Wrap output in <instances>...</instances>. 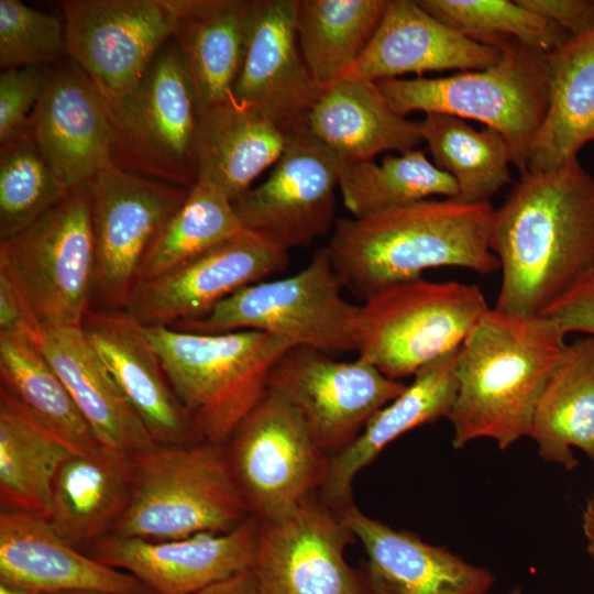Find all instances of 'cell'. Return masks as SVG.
Returning a JSON list of instances; mask_svg holds the SVG:
<instances>
[{
	"label": "cell",
	"instance_id": "1",
	"mask_svg": "<svg viewBox=\"0 0 594 594\" xmlns=\"http://www.w3.org/2000/svg\"><path fill=\"white\" fill-rule=\"evenodd\" d=\"M490 246L502 272L494 308L541 315L594 274V178L578 158L521 173L494 208Z\"/></svg>",
	"mask_w": 594,
	"mask_h": 594
},
{
	"label": "cell",
	"instance_id": "2",
	"mask_svg": "<svg viewBox=\"0 0 594 594\" xmlns=\"http://www.w3.org/2000/svg\"><path fill=\"white\" fill-rule=\"evenodd\" d=\"M493 212L491 202L425 199L340 219L326 248L343 288L365 300L430 268L498 271L490 246Z\"/></svg>",
	"mask_w": 594,
	"mask_h": 594
},
{
	"label": "cell",
	"instance_id": "3",
	"mask_svg": "<svg viewBox=\"0 0 594 594\" xmlns=\"http://www.w3.org/2000/svg\"><path fill=\"white\" fill-rule=\"evenodd\" d=\"M565 333L542 315L491 308L457 355L458 393L447 418L452 444L479 438L499 449L528 436L538 397L566 348Z\"/></svg>",
	"mask_w": 594,
	"mask_h": 594
},
{
	"label": "cell",
	"instance_id": "4",
	"mask_svg": "<svg viewBox=\"0 0 594 594\" xmlns=\"http://www.w3.org/2000/svg\"><path fill=\"white\" fill-rule=\"evenodd\" d=\"M167 378L204 441L223 446L268 389L284 337L240 330L194 333L144 326Z\"/></svg>",
	"mask_w": 594,
	"mask_h": 594
},
{
	"label": "cell",
	"instance_id": "5",
	"mask_svg": "<svg viewBox=\"0 0 594 594\" xmlns=\"http://www.w3.org/2000/svg\"><path fill=\"white\" fill-rule=\"evenodd\" d=\"M128 508L112 535L168 540L230 531L252 515L223 446L160 444L132 454Z\"/></svg>",
	"mask_w": 594,
	"mask_h": 594
},
{
	"label": "cell",
	"instance_id": "6",
	"mask_svg": "<svg viewBox=\"0 0 594 594\" xmlns=\"http://www.w3.org/2000/svg\"><path fill=\"white\" fill-rule=\"evenodd\" d=\"M487 45L498 48L502 56L485 69L375 82L404 117L413 111L444 113L496 130L506 140L512 164L521 174L548 109L547 53L510 37H495Z\"/></svg>",
	"mask_w": 594,
	"mask_h": 594
},
{
	"label": "cell",
	"instance_id": "7",
	"mask_svg": "<svg viewBox=\"0 0 594 594\" xmlns=\"http://www.w3.org/2000/svg\"><path fill=\"white\" fill-rule=\"evenodd\" d=\"M490 309L476 285L421 277L386 286L359 306L358 358L399 381L460 348Z\"/></svg>",
	"mask_w": 594,
	"mask_h": 594
},
{
	"label": "cell",
	"instance_id": "8",
	"mask_svg": "<svg viewBox=\"0 0 594 594\" xmlns=\"http://www.w3.org/2000/svg\"><path fill=\"white\" fill-rule=\"evenodd\" d=\"M343 285L327 248L292 276L241 288L200 318L170 328L194 333L256 330L324 353L356 351L359 306L342 295Z\"/></svg>",
	"mask_w": 594,
	"mask_h": 594
},
{
	"label": "cell",
	"instance_id": "9",
	"mask_svg": "<svg viewBox=\"0 0 594 594\" xmlns=\"http://www.w3.org/2000/svg\"><path fill=\"white\" fill-rule=\"evenodd\" d=\"M199 114L193 82L172 37L131 92L109 111L113 165L190 189L198 178Z\"/></svg>",
	"mask_w": 594,
	"mask_h": 594
},
{
	"label": "cell",
	"instance_id": "10",
	"mask_svg": "<svg viewBox=\"0 0 594 594\" xmlns=\"http://www.w3.org/2000/svg\"><path fill=\"white\" fill-rule=\"evenodd\" d=\"M0 263L13 274L42 328L81 326L91 308L96 242L88 183L14 238L0 242Z\"/></svg>",
	"mask_w": 594,
	"mask_h": 594
},
{
	"label": "cell",
	"instance_id": "11",
	"mask_svg": "<svg viewBox=\"0 0 594 594\" xmlns=\"http://www.w3.org/2000/svg\"><path fill=\"white\" fill-rule=\"evenodd\" d=\"M235 481L260 521L278 518L315 496L329 457L289 403L267 389L223 444Z\"/></svg>",
	"mask_w": 594,
	"mask_h": 594
},
{
	"label": "cell",
	"instance_id": "12",
	"mask_svg": "<svg viewBox=\"0 0 594 594\" xmlns=\"http://www.w3.org/2000/svg\"><path fill=\"white\" fill-rule=\"evenodd\" d=\"M96 242L94 299L124 311L143 263L189 189L135 175L116 165L88 182Z\"/></svg>",
	"mask_w": 594,
	"mask_h": 594
},
{
	"label": "cell",
	"instance_id": "13",
	"mask_svg": "<svg viewBox=\"0 0 594 594\" xmlns=\"http://www.w3.org/2000/svg\"><path fill=\"white\" fill-rule=\"evenodd\" d=\"M59 6L67 57L92 80L108 112L173 37L175 0H64Z\"/></svg>",
	"mask_w": 594,
	"mask_h": 594
},
{
	"label": "cell",
	"instance_id": "14",
	"mask_svg": "<svg viewBox=\"0 0 594 594\" xmlns=\"http://www.w3.org/2000/svg\"><path fill=\"white\" fill-rule=\"evenodd\" d=\"M405 387L364 360L340 362L302 345L286 351L268 377V389L289 403L329 458L348 447Z\"/></svg>",
	"mask_w": 594,
	"mask_h": 594
},
{
	"label": "cell",
	"instance_id": "15",
	"mask_svg": "<svg viewBox=\"0 0 594 594\" xmlns=\"http://www.w3.org/2000/svg\"><path fill=\"white\" fill-rule=\"evenodd\" d=\"M353 538L339 510L317 495L289 513L258 520L250 568L257 594H372L344 558Z\"/></svg>",
	"mask_w": 594,
	"mask_h": 594
},
{
	"label": "cell",
	"instance_id": "16",
	"mask_svg": "<svg viewBox=\"0 0 594 594\" xmlns=\"http://www.w3.org/2000/svg\"><path fill=\"white\" fill-rule=\"evenodd\" d=\"M343 161L309 130L287 136L271 176L233 204L245 230L289 250L332 228Z\"/></svg>",
	"mask_w": 594,
	"mask_h": 594
},
{
	"label": "cell",
	"instance_id": "17",
	"mask_svg": "<svg viewBox=\"0 0 594 594\" xmlns=\"http://www.w3.org/2000/svg\"><path fill=\"white\" fill-rule=\"evenodd\" d=\"M288 251L244 230L152 279L141 282L124 309L143 326L172 327L208 314L218 302L284 270Z\"/></svg>",
	"mask_w": 594,
	"mask_h": 594
},
{
	"label": "cell",
	"instance_id": "18",
	"mask_svg": "<svg viewBox=\"0 0 594 594\" xmlns=\"http://www.w3.org/2000/svg\"><path fill=\"white\" fill-rule=\"evenodd\" d=\"M298 0H254L233 98L273 122L286 136L308 130L324 87L309 73L297 29Z\"/></svg>",
	"mask_w": 594,
	"mask_h": 594
},
{
	"label": "cell",
	"instance_id": "19",
	"mask_svg": "<svg viewBox=\"0 0 594 594\" xmlns=\"http://www.w3.org/2000/svg\"><path fill=\"white\" fill-rule=\"evenodd\" d=\"M257 534L258 520L251 516L222 534L168 540L110 535L88 553L131 573L156 594H198L250 570Z\"/></svg>",
	"mask_w": 594,
	"mask_h": 594
},
{
	"label": "cell",
	"instance_id": "20",
	"mask_svg": "<svg viewBox=\"0 0 594 594\" xmlns=\"http://www.w3.org/2000/svg\"><path fill=\"white\" fill-rule=\"evenodd\" d=\"M26 132L68 189L88 183L113 164L106 102L88 75L68 57L50 66Z\"/></svg>",
	"mask_w": 594,
	"mask_h": 594
},
{
	"label": "cell",
	"instance_id": "21",
	"mask_svg": "<svg viewBox=\"0 0 594 594\" xmlns=\"http://www.w3.org/2000/svg\"><path fill=\"white\" fill-rule=\"evenodd\" d=\"M81 329L156 443L204 441L176 396L143 324L125 311L90 308Z\"/></svg>",
	"mask_w": 594,
	"mask_h": 594
},
{
	"label": "cell",
	"instance_id": "22",
	"mask_svg": "<svg viewBox=\"0 0 594 594\" xmlns=\"http://www.w3.org/2000/svg\"><path fill=\"white\" fill-rule=\"evenodd\" d=\"M0 582L44 594H156L69 544L45 517L14 509L0 513Z\"/></svg>",
	"mask_w": 594,
	"mask_h": 594
},
{
	"label": "cell",
	"instance_id": "23",
	"mask_svg": "<svg viewBox=\"0 0 594 594\" xmlns=\"http://www.w3.org/2000/svg\"><path fill=\"white\" fill-rule=\"evenodd\" d=\"M339 513L365 550L364 574L375 594H487L495 582L490 570L396 530L352 504Z\"/></svg>",
	"mask_w": 594,
	"mask_h": 594
},
{
	"label": "cell",
	"instance_id": "24",
	"mask_svg": "<svg viewBox=\"0 0 594 594\" xmlns=\"http://www.w3.org/2000/svg\"><path fill=\"white\" fill-rule=\"evenodd\" d=\"M498 48L444 24L417 0H389L367 48L339 79L377 81L404 74L481 70L496 64Z\"/></svg>",
	"mask_w": 594,
	"mask_h": 594
},
{
	"label": "cell",
	"instance_id": "25",
	"mask_svg": "<svg viewBox=\"0 0 594 594\" xmlns=\"http://www.w3.org/2000/svg\"><path fill=\"white\" fill-rule=\"evenodd\" d=\"M458 350L419 369L413 382L376 411L348 447L329 458L319 491L326 505L340 510L351 504L354 477L384 448L407 431L449 415L458 393Z\"/></svg>",
	"mask_w": 594,
	"mask_h": 594
},
{
	"label": "cell",
	"instance_id": "26",
	"mask_svg": "<svg viewBox=\"0 0 594 594\" xmlns=\"http://www.w3.org/2000/svg\"><path fill=\"white\" fill-rule=\"evenodd\" d=\"M132 471V454L105 447L73 453L54 477L46 519L69 544L88 553L123 517Z\"/></svg>",
	"mask_w": 594,
	"mask_h": 594
},
{
	"label": "cell",
	"instance_id": "27",
	"mask_svg": "<svg viewBox=\"0 0 594 594\" xmlns=\"http://www.w3.org/2000/svg\"><path fill=\"white\" fill-rule=\"evenodd\" d=\"M38 345L101 447L135 454L156 443L81 326L45 327Z\"/></svg>",
	"mask_w": 594,
	"mask_h": 594
},
{
	"label": "cell",
	"instance_id": "28",
	"mask_svg": "<svg viewBox=\"0 0 594 594\" xmlns=\"http://www.w3.org/2000/svg\"><path fill=\"white\" fill-rule=\"evenodd\" d=\"M308 130L344 163L373 161L386 151L406 153L424 142L419 123L396 112L369 80L338 79L324 87Z\"/></svg>",
	"mask_w": 594,
	"mask_h": 594
},
{
	"label": "cell",
	"instance_id": "29",
	"mask_svg": "<svg viewBox=\"0 0 594 594\" xmlns=\"http://www.w3.org/2000/svg\"><path fill=\"white\" fill-rule=\"evenodd\" d=\"M175 4L173 40L200 112L232 97L254 0H175Z\"/></svg>",
	"mask_w": 594,
	"mask_h": 594
},
{
	"label": "cell",
	"instance_id": "30",
	"mask_svg": "<svg viewBox=\"0 0 594 594\" xmlns=\"http://www.w3.org/2000/svg\"><path fill=\"white\" fill-rule=\"evenodd\" d=\"M287 136L266 117L233 96L200 111L196 158L198 178L232 202L282 156Z\"/></svg>",
	"mask_w": 594,
	"mask_h": 594
},
{
	"label": "cell",
	"instance_id": "31",
	"mask_svg": "<svg viewBox=\"0 0 594 594\" xmlns=\"http://www.w3.org/2000/svg\"><path fill=\"white\" fill-rule=\"evenodd\" d=\"M547 65L548 109L526 170L557 168L594 141V28L548 52Z\"/></svg>",
	"mask_w": 594,
	"mask_h": 594
},
{
	"label": "cell",
	"instance_id": "32",
	"mask_svg": "<svg viewBox=\"0 0 594 594\" xmlns=\"http://www.w3.org/2000/svg\"><path fill=\"white\" fill-rule=\"evenodd\" d=\"M539 455L566 470L579 462L572 448L594 461V337L566 344L538 397L528 435Z\"/></svg>",
	"mask_w": 594,
	"mask_h": 594
},
{
	"label": "cell",
	"instance_id": "33",
	"mask_svg": "<svg viewBox=\"0 0 594 594\" xmlns=\"http://www.w3.org/2000/svg\"><path fill=\"white\" fill-rule=\"evenodd\" d=\"M0 393L73 451L101 447L31 336L0 333Z\"/></svg>",
	"mask_w": 594,
	"mask_h": 594
},
{
	"label": "cell",
	"instance_id": "34",
	"mask_svg": "<svg viewBox=\"0 0 594 594\" xmlns=\"http://www.w3.org/2000/svg\"><path fill=\"white\" fill-rule=\"evenodd\" d=\"M75 451L0 393V504L47 517L54 477Z\"/></svg>",
	"mask_w": 594,
	"mask_h": 594
},
{
	"label": "cell",
	"instance_id": "35",
	"mask_svg": "<svg viewBox=\"0 0 594 594\" xmlns=\"http://www.w3.org/2000/svg\"><path fill=\"white\" fill-rule=\"evenodd\" d=\"M389 0H298V44L312 78L337 81L361 57Z\"/></svg>",
	"mask_w": 594,
	"mask_h": 594
},
{
	"label": "cell",
	"instance_id": "36",
	"mask_svg": "<svg viewBox=\"0 0 594 594\" xmlns=\"http://www.w3.org/2000/svg\"><path fill=\"white\" fill-rule=\"evenodd\" d=\"M419 123L433 164L455 182V200L491 202L512 182V156L504 136L494 129L475 130L465 120L444 113H426Z\"/></svg>",
	"mask_w": 594,
	"mask_h": 594
},
{
	"label": "cell",
	"instance_id": "37",
	"mask_svg": "<svg viewBox=\"0 0 594 594\" xmlns=\"http://www.w3.org/2000/svg\"><path fill=\"white\" fill-rule=\"evenodd\" d=\"M339 187L353 218L409 205L430 196L455 198L454 179L430 162L425 152L413 150L373 161L344 163Z\"/></svg>",
	"mask_w": 594,
	"mask_h": 594
},
{
	"label": "cell",
	"instance_id": "38",
	"mask_svg": "<svg viewBox=\"0 0 594 594\" xmlns=\"http://www.w3.org/2000/svg\"><path fill=\"white\" fill-rule=\"evenodd\" d=\"M244 230L232 201L213 185L197 179L148 252L139 284L173 270Z\"/></svg>",
	"mask_w": 594,
	"mask_h": 594
},
{
	"label": "cell",
	"instance_id": "39",
	"mask_svg": "<svg viewBox=\"0 0 594 594\" xmlns=\"http://www.w3.org/2000/svg\"><path fill=\"white\" fill-rule=\"evenodd\" d=\"M68 189L26 130L0 144V240L7 241L61 201Z\"/></svg>",
	"mask_w": 594,
	"mask_h": 594
},
{
	"label": "cell",
	"instance_id": "40",
	"mask_svg": "<svg viewBox=\"0 0 594 594\" xmlns=\"http://www.w3.org/2000/svg\"><path fill=\"white\" fill-rule=\"evenodd\" d=\"M428 13L465 36L487 45L510 37L548 53L571 37L552 21L509 0H417Z\"/></svg>",
	"mask_w": 594,
	"mask_h": 594
},
{
	"label": "cell",
	"instance_id": "41",
	"mask_svg": "<svg viewBox=\"0 0 594 594\" xmlns=\"http://www.w3.org/2000/svg\"><path fill=\"white\" fill-rule=\"evenodd\" d=\"M67 57L63 19L19 0H0V67L2 70L53 65Z\"/></svg>",
	"mask_w": 594,
	"mask_h": 594
},
{
	"label": "cell",
	"instance_id": "42",
	"mask_svg": "<svg viewBox=\"0 0 594 594\" xmlns=\"http://www.w3.org/2000/svg\"><path fill=\"white\" fill-rule=\"evenodd\" d=\"M50 66H24L1 72L0 144L26 130L29 118L42 95Z\"/></svg>",
	"mask_w": 594,
	"mask_h": 594
},
{
	"label": "cell",
	"instance_id": "43",
	"mask_svg": "<svg viewBox=\"0 0 594 594\" xmlns=\"http://www.w3.org/2000/svg\"><path fill=\"white\" fill-rule=\"evenodd\" d=\"M541 315L553 320L565 334L583 332L594 337V274Z\"/></svg>",
	"mask_w": 594,
	"mask_h": 594
},
{
	"label": "cell",
	"instance_id": "44",
	"mask_svg": "<svg viewBox=\"0 0 594 594\" xmlns=\"http://www.w3.org/2000/svg\"><path fill=\"white\" fill-rule=\"evenodd\" d=\"M42 329L13 274L0 263V333H25L38 343Z\"/></svg>",
	"mask_w": 594,
	"mask_h": 594
},
{
	"label": "cell",
	"instance_id": "45",
	"mask_svg": "<svg viewBox=\"0 0 594 594\" xmlns=\"http://www.w3.org/2000/svg\"><path fill=\"white\" fill-rule=\"evenodd\" d=\"M535 14L554 22L571 36L594 28L593 0H517Z\"/></svg>",
	"mask_w": 594,
	"mask_h": 594
},
{
	"label": "cell",
	"instance_id": "46",
	"mask_svg": "<svg viewBox=\"0 0 594 594\" xmlns=\"http://www.w3.org/2000/svg\"><path fill=\"white\" fill-rule=\"evenodd\" d=\"M215 594H257V591L249 570L223 582Z\"/></svg>",
	"mask_w": 594,
	"mask_h": 594
},
{
	"label": "cell",
	"instance_id": "47",
	"mask_svg": "<svg viewBox=\"0 0 594 594\" xmlns=\"http://www.w3.org/2000/svg\"><path fill=\"white\" fill-rule=\"evenodd\" d=\"M582 527L587 540V551L594 561V494L586 503Z\"/></svg>",
	"mask_w": 594,
	"mask_h": 594
},
{
	"label": "cell",
	"instance_id": "48",
	"mask_svg": "<svg viewBox=\"0 0 594 594\" xmlns=\"http://www.w3.org/2000/svg\"><path fill=\"white\" fill-rule=\"evenodd\" d=\"M0 594H44L24 587L0 582Z\"/></svg>",
	"mask_w": 594,
	"mask_h": 594
},
{
	"label": "cell",
	"instance_id": "49",
	"mask_svg": "<svg viewBox=\"0 0 594 594\" xmlns=\"http://www.w3.org/2000/svg\"><path fill=\"white\" fill-rule=\"evenodd\" d=\"M221 584H222V583H221ZM221 584L215 585V586H212V587H210V588H207L206 591L200 592V593H198V594H215V593L218 591V588H219V586H220ZM65 594H107V593H96V592H74V593H65Z\"/></svg>",
	"mask_w": 594,
	"mask_h": 594
},
{
	"label": "cell",
	"instance_id": "50",
	"mask_svg": "<svg viewBox=\"0 0 594 594\" xmlns=\"http://www.w3.org/2000/svg\"><path fill=\"white\" fill-rule=\"evenodd\" d=\"M507 594H524L520 587H515Z\"/></svg>",
	"mask_w": 594,
	"mask_h": 594
},
{
	"label": "cell",
	"instance_id": "51",
	"mask_svg": "<svg viewBox=\"0 0 594 594\" xmlns=\"http://www.w3.org/2000/svg\"><path fill=\"white\" fill-rule=\"evenodd\" d=\"M372 594H375V593L372 591Z\"/></svg>",
	"mask_w": 594,
	"mask_h": 594
}]
</instances>
